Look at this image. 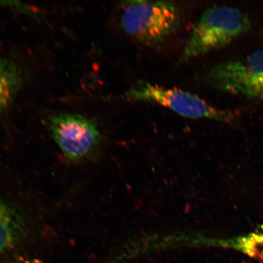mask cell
<instances>
[{"label":"cell","instance_id":"6da1fadb","mask_svg":"<svg viewBox=\"0 0 263 263\" xmlns=\"http://www.w3.org/2000/svg\"><path fill=\"white\" fill-rule=\"evenodd\" d=\"M249 16L229 6L206 9L190 35L179 58L183 64L200 55L224 48L251 30Z\"/></svg>","mask_w":263,"mask_h":263},{"label":"cell","instance_id":"7a4b0ae2","mask_svg":"<svg viewBox=\"0 0 263 263\" xmlns=\"http://www.w3.org/2000/svg\"><path fill=\"white\" fill-rule=\"evenodd\" d=\"M120 6L124 31L147 47L163 44L182 24V10L173 2L125 1Z\"/></svg>","mask_w":263,"mask_h":263},{"label":"cell","instance_id":"3957f363","mask_svg":"<svg viewBox=\"0 0 263 263\" xmlns=\"http://www.w3.org/2000/svg\"><path fill=\"white\" fill-rule=\"evenodd\" d=\"M202 80L214 89L252 103H263V49L241 59L214 65L203 74Z\"/></svg>","mask_w":263,"mask_h":263},{"label":"cell","instance_id":"277c9868","mask_svg":"<svg viewBox=\"0 0 263 263\" xmlns=\"http://www.w3.org/2000/svg\"><path fill=\"white\" fill-rule=\"evenodd\" d=\"M122 98L130 101L160 105L180 116L192 119L203 118L231 123L236 116L234 111L214 107L190 92L146 82L130 88L122 95Z\"/></svg>","mask_w":263,"mask_h":263},{"label":"cell","instance_id":"5b68a950","mask_svg":"<svg viewBox=\"0 0 263 263\" xmlns=\"http://www.w3.org/2000/svg\"><path fill=\"white\" fill-rule=\"evenodd\" d=\"M48 127L66 159L78 162L86 159L101 145L103 136L96 123L83 115H51Z\"/></svg>","mask_w":263,"mask_h":263},{"label":"cell","instance_id":"8992f818","mask_svg":"<svg viewBox=\"0 0 263 263\" xmlns=\"http://www.w3.org/2000/svg\"><path fill=\"white\" fill-rule=\"evenodd\" d=\"M25 220L14 207L0 200V255L22 244L27 237Z\"/></svg>","mask_w":263,"mask_h":263},{"label":"cell","instance_id":"52a82bcc","mask_svg":"<svg viewBox=\"0 0 263 263\" xmlns=\"http://www.w3.org/2000/svg\"><path fill=\"white\" fill-rule=\"evenodd\" d=\"M24 81L22 68L11 59L0 57V114L14 100Z\"/></svg>","mask_w":263,"mask_h":263},{"label":"cell","instance_id":"ba28073f","mask_svg":"<svg viewBox=\"0 0 263 263\" xmlns=\"http://www.w3.org/2000/svg\"><path fill=\"white\" fill-rule=\"evenodd\" d=\"M0 4L9 8L14 10L15 11L24 13L25 14L34 15L35 12L29 6L19 2H0Z\"/></svg>","mask_w":263,"mask_h":263},{"label":"cell","instance_id":"9c48e42d","mask_svg":"<svg viewBox=\"0 0 263 263\" xmlns=\"http://www.w3.org/2000/svg\"><path fill=\"white\" fill-rule=\"evenodd\" d=\"M9 263H45L41 259L27 256H18L13 258Z\"/></svg>","mask_w":263,"mask_h":263},{"label":"cell","instance_id":"30bf717a","mask_svg":"<svg viewBox=\"0 0 263 263\" xmlns=\"http://www.w3.org/2000/svg\"><path fill=\"white\" fill-rule=\"evenodd\" d=\"M255 258H259V260H260L262 263H263V253L262 252H258L257 254H256Z\"/></svg>","mask_w":263,"mask_h":263}]
</instances>
